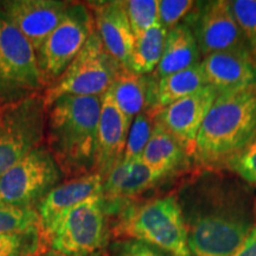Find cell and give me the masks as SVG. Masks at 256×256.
Masks as SVG:
<instances>
[{"label": "cell", "mask_w": 256, "mask_h": 256, "mask_svg": "<svg viewBox=\"0 0 256 256\" xmlns=\"http://www.w3.org/2000/svg\"><path fill=\"white\" fill-rule=\"evenodd\" d=\"M110 240V220L100 194L64 215L51 235V249L66 256H104Z\"/></svg>", "instance_id": "ba28073f"}, {"label": "cell", "mask_w": 256, "mask_h": 256, "mask_svg": "<svg viewBox=\"0 0 256 256\" xmlns=\"http://www.w3.org/2000/svg\"><path fill=\"white\" fill-rule=\"evenodd\" d=\"M150 89L148 101L145 112L154 118L160 110L188 98L202 88L206 87L208 82L202 70L200 63L183 72L171 74L165 78L156 80L148 75Z\"/></svg>", "instance_id": "d6986e66"}, {"label": "cell", "mask_w": 256, "mask_h": 256, "mask_svg": "<svg viewBox=\"0 0 256 256\" xmlns=\"http://www.w3.org/2000/svg\"><path fill=\"white\" fill-rule=\"evenodd\" d=\"M148 89V76H140L122 69L107 92L121 113L133 121L136 115L146 110Z\"/></svg>", "instance_id": "7402d4cb"}, {"label": "cell", "mask_w": 256, "mask_h": 256, "mask_svg": "<svg viewBox=\"0 0 256 256\" xmlns=\"http://www.w3.org/2000/svg\"><path fill=\"white\" fill-rule=\"evenodd\" d=\"M63 179L60 166L43 144L0 178V206L36 209Z\"/></svg>", "instance_id": "52a82bcc"}, {"label": "cell", "mask_w": 256, "mask_h": 256, "mask_svg": "<svg viewBox=\"0 0 256 256\" xmlns=\"http://www.w3.org/2000/svg\"><path fill=\"white\" fill-rule=\"evenodd\" d=\"M104 179L96 172L66 179L54 188L46 198L38 204L36 210L40 215V226L49 236L58 226L60 220L70 209L78 206L83 202L102 194Z\"/></svg>", "instance_id": "2e32d148"}, {"label": "cell", "mask_w": 256, "mask_h": 256, "mask_svg": "<svg viewBox=\"0 0 256 256\" xmlns=\"http://www.w3.org/2000/svg\"><path fill=\"white\" fill-rule=\"evenodd\" d=\"M165 179L154 174L140 159L121 160L102 186V202L108 220L113 218L130 203L142 200V194L151 191Z\"/></svg>", "instance_id": "4fadbf2b"}, {"label": "cell", "mask_w": 256, "mask_h": 256, "mask_svg": "<svg viewBox=\"0 0 256 256\" xmlns=\"http://www.w3.org/2000/svg\"><path fill=\"white\" fill-rule=\"evenodd\" d=\"M132 122L121 113L108 92L102 95L95 172L104 180L124 159Z\"/></svg>", "instance_id": "e0dca14e"}, {"label": "cell", "mask_w": 256, "mask_h": 256, "mask_svg": "<svg viewBox=\"0 0 256 256\" xmlns=\"http://www.w3.org/2000/svg\"><path fill=\"white\" fill-rule=\"evenodd\" d=\"M94 32V16L87 2H72L58 26L36 51L46 88L63 75Z\"/></svg>", "instance_id": "30bf717a"}, {"label": "cell", "mask_w": 256, "mask_h": 256, "mask_svg": "<svg viewBox=\"0 0 256 256\" xmlns=\"http://www.w3.org/2000/svg\"><path fill=\"white\" fill-rule=\"evenodd\" d=\"M110 220L112 238H133L174 256H191L177 194L130 203Z\"/></svg>", "instance_id": "277c9868"}, {"label": "cell", "mask_w": 256, "mask_h": 256, "mask_svg": "<svg viewBox=\"0 0 256 256\" xmlns=\"http://www.w3.org/2000/svg\"><path fill=\"white\" fill-rule=\"evenodd\" d=\"M124 8L136 40L159 22L156 0H128Z\"/></svg>", "instance_id": "484cf974"}, {"label": "cell", "mask_w": 256, "mask_h": 256, "mask_svg": "<svg viewBox=\"0 0 256 256\" xmlns=\"http://www.w3.org/2000/svg\"><path fill=\"white\" fill-rule=\"evenodd\" d=\"M40 256H66V255H64V254H62V252H60L57 250H54V249H49V250H48L46 252H44V254Z\"/></svg>", "instance_id": "d6a6232c"}, {"label": "cell", "mask_w": 256, "mask_h": 256, "mask_svg": "<svg viewBox=\"0 0 256 256\" xmlns=\"http://www.w3.org/2000/svg\"><path fill=\"white\" fill-rule=\"evenodd\" d=\"M46 116L43 95L0 107V178L43 145Z\"/></svg>", "instance_id": "9c48e42d"}, {"label": "cell", "mask_w": 256, "mask_h": 256, "mask_svg": "<svg viewBox=\"0 0 256 256\" xmlns=\"http://www.w3.org/2000/svg\"><path fill=\"white\" fill-rule=\"evenodd\" d=\"M107 255L110 256H174L159 249L156 246L139 241L124 238L110 241Z\"/></svg>", "instance_id": "4dcf8cb0"}, {"label": "cell", "mask_w": 256, "mask_h": 256, "mask_svg": "<svg viewBox=\"0 0 256 256\" xmlns=\"http://www.w3.org/2000/svg\"><path fill=\"white\" fill-rule=\"evenodd\" d=\"M226 170H230L246 183L256 186V136L226 165Z\"/></svg>", "instance_id": "f546056e"}, {"label": "cell", "mask_w": 256, "mask_h": 256, "mask_svg": "<svg viewBox=\"0 0 256 256\" xmlns=\"http://www.w3.org/2000/svg\"><path fill=\"white\" fill-rule=\"evenodd\" d=\"M142 160L147 168L165 179L183 174L191 164V158L177 140L156 122Z\"/></svg>", "instance_id": "ffe728a7"}, {"label": "cell", "mask_w": 256, "mask_h": 256, "mask_svg": "<svg viewBox=\"0 0 256 256\" xmlns=\"http://www.w3.org/2000/svg\"><path fill=\"white\" fill-rule=\"evenodd\" d=\"M49 249L51 241L40 224L23 232L0 235V256H40Z\"/></svg>", "instance_id": "cb8c5ba5"}, {"label": "cell", "mask_w": 256, "mask_h": 256, "mask_svg": "<svg viewBox=\"0 0 256 256\" xmlns=\"http://www.w3.org/2000/svg\"><path fill=\"white\" fill-rule=\"evenodd\" d=\"M200 51L191 28L185 23L168 32L164 52L152 78H162L171 74L183 72L200 63Z\"/></svg>", "instance_id": "44dd1931"}, {"label": "cell", "mask_w": 256, "mask_h": 256, "mask_svg": "<svg viewBox=\"0 0 256 256\" xmlns=\"http://www.w3.org/2000/svg\"><path fill=\"white\" fill-rule=\"evenodd\" d=\"M230 5L252 55L256 60V0H234Z\"/></svg>", "instance_id": "83f0119b"}, {"label": "cell", "mask_w": 256, "mask_h": 256, "mask_svg": "<svg viewBox=\"0 0 256 256\" xmlns=\"http://www.w3.org/2000/svg\"><path fill=\"white\" fill-rule=\"evenodd\" d=\"M102 96H63L46 108L44 145L64 176L95 172Z\"/></svg>", "instance_id": "7a4b0ae2"}, {"label": "cell", "mask_w": 256, "mask_h": 256, "mask_svg": "<svg viewBox=\"0 0 256 256\" xmlns=\"http://www.w3.org/2000/svg\"><path fill=\"white\" fill-rule=\"evenodd\" d=\"M196 2L192 0H162L158 2L159 23L166 31L178 26L194 10Z\"/></svg>", "instance_id": "f1b7e54d"}, {"label": "cell", "mask_w": 256, "mask_h": 256, "mask_svg": "<svg viewBox=\"0 0 256 256\" xmlns=\"http://www.w3.org/2000/svg\"><path fill=\"white\" fill-rule=\"evenodd\" d=\"M202 70L208 84L220 92L256 86V60L248 51H222L204 57Z\"/></svg>", "instance_id": "ac0fdd59"}, {"label": "cell", "mask_w": 256, "mask_h": 256, "mask_svg": "<svg viewBox=\"0 0 256 256\" xmlns=\"http://www.w3.org/2000/svg\"><path fill=\"white\" fill-rule=\"evenodd\" d=\"M220 92L211 86L168 106L153 118L180 144L194 160L200 130Z\"/></svg>", "instance_id": "7c38bea8"}, {"label": "cell", "mask_w": 256, "mask_h": 256, "mask_svg": "<svg viewBox=\"0 0 256 256\" xmlns=\"http://www.w3.org/2000/svg\"><path fill=\"white\" fill-rule=\"evenodd\" d=\"M241 178L223 170H198L177 197L191 256H232L254 229L256 200Z\"/></svg>", "instance_id": "6da1fadb"}, {"label": "cell", "mask_w": 256, "mask_h": 256, "mask_svg": "<svg viewBox=\"0 0 256 256\" xmlns=\"http://www.w3.org/2000/svg\"><path fill=\"white\" fill-rule=\"evenodd\" d=\"M72 2L60 0H6L0 12L38 50L58 26Z\"/></svg>", "instance_id": "5bb4252c"}, {"label": "cell", "mask_w": 256, "mask_h": 256, "mask_svg": "<svg viewBox=\"0 0 256 256\" xmlns=\"http://www.w3.org/2000/svg\"><path fill=\"white\" fill-rule=\"evenodd\" d=\"M154 120L146 112H142L134 118L130 133H128L127 145L124 150V159L126 162L142 158L147 144L151 139Z\"/></svg>", "instance_id": "d4e9b609"}, {"label": "cell", "mask_w": 256, "mask_h": 256, "mask_svg": "<svg viewBox=\"0 0 256 256\" xmlns=\"http://www.w3.org/2000/svg\"><path fill=\"white\" fill-rule=\"evenodd\" d=\"M183 23L191 28L203 57L222 51L250 52L230 2L214 0L200 2V5L196 2Z\"/></svg>", "instance_id": "8fae6325"}, {"label": "cell", "mask_w": 256, "mask_h": 256, "mask_svg": "<svg viewBox=\"0 0 256 256\" xmlns=\"http://www.w3.org/2000/svg\"><path fill=\"white\" fill-rule=\"evenodd\" d=\"M232 256H256V226L238 250Z\"/></svg>", "instance_id": "1f68e13d"}, {"label": "cell", "mask_w": 256, "mask_h": 256, "mask_svg": "<svg viewBox=\"0 0 256 256\" xmlns=\"http://www.w3.org/2000/svg\"><path fill=\"white\" fill-rule=\"evenodd\" d=\"M256 136V86L220 92L197 136L194 164L223 170Z\"/></svg>", "instance_id": "3957f363"}, {"label": "cell", "mask_w": 256, "mask_h": 256, "mask_svg": "<svg viewBox=\"0 0 256 256\" xmlns=\"http://www.w3.org/2000/svg\"><path fill=\"white\" fill-rule=\"evenodd\" d=\"M40 224L36 209L0 206V235L23 232Z\"/></svg>", "instance_id": "4316f807"}, {"label": "cell", "mask_w": 256, "mask_h": 256, "mask_svg": "<svg viewBox=\"0 0 256 256\" xmlns=\"http://www.w3.org/2000/svg\"><path fill=\"white\" fill-rule=\"evenodd\" d=\"M121 70L95 30L63 75L43 92L46 108L63 96L104 95Z\"/></svg>", "instance_id": "8992f818"}, {"label": "cell", "mask_w": 256, "mask_h": 256, "mask_svg": "<svg viewBox=\"0 0 256 256\" xmlns=\"http://www.w3.org/2000/svg\"><path fill=\"white\" fill-rule=\"evenodd\" d=\"M168 31L158 22L136 40L130 70L136 75H152L158 68L164 52Z\"/></svg>", "instance_id": "603a6c76"}, {"label": "cell", "mask_w": 256, "mask_h": 256, "mask_svg": "<svg viewBox=\"0 0 256 256\" xmlns=\"http://www.w3.org/2000/svg\"><path fill=\"white\" fill-rule=\"evenodd\" d=\"M94 16L95 30L100 36L108 54L120 64L121 68L130 70L136 37L128 20L124 2H88Z\"/></svg>", "instance_id": "9a60e30c"}, {"label": "cell", "mask_w": 256, "mask_h": 256, "mask_svg": "<svg viewBox=\"0 0 256 256\" xmlns=\"http://www.w3.org/2000/svg\"><path fill=\"white\" fill-rule=\"evenodd\" d=\"M46 90L36 50L0 12V107Z\"/></svg>", "instance_id": "5b68a950"}]
</instances>
